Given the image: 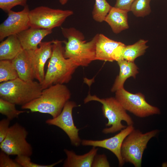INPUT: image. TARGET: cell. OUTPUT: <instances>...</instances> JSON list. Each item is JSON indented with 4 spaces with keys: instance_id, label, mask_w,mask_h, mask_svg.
<instances>
[{
    "instance_id": "cell-22",
    "label": "cell",
    "mask_w": 167,
    "mask_h": 167,
    "mask_svg": "<svg viewBox=\"0 0 167 167\" xmlns=\"http://www.w3.org/2000/svg\"><path fill=\"white\" fill-rule=\"evenodd\" d=\"M18 77L17 72L11 60H0V83L13 80Z\"/></svg>"
},
{
    "instance_id": "cell-30",
    "label": "cell",
    "mask_w": 167,
    "mask_h": 167,
    "mask_svg": "<svg viewBox=\"0 0 167 167\" xmlns=\"http://www.w3.org/2000/svg\"><path fill=\"white\" fill-rule=\"evenodd\" d=\"M10 121L6 118L0 121V143L4 140L8 132Z\"/></svg>"
},
{
    "instance_id": "cell-12",
    "label": "cell",
    "mask_w": 167,
    "mask_h": 167,
    "mask_svg": "<svg viewBox=\"0 0 167 167\" xmlns=\"http://www.w3.org/2000/svg\"><path fill=\"white\" fill-rule=\"evenodd\" d=\"M133 125L128 126L114 136L101 140L84 139L81 144L84 146L99 147L107 149L117 157L119 167L122 166L125 162L121 154L122 143L126 137L134 129Z\"/></svg>"
},
{
    "instance_id": "cell-29",
    "label": "cell",
    "mask_w": 167,
    "mask_h": 167,
    "mask_svg": "<svg viewBox=\"0 0 167 167\" xmlns=\"http://www.w3.org/2000/svg\"><path fill=\"white\" fill-rule=\"evenodd\" d=\"M109 163L108 160L106 156L104 154H96L92 163V167H109Z\"/></svg>"
},
{
    "instance_id": "cell-23",
    "label": "cell",
    "mask_w": 167,
    "mask_h": 167,
    "mask_svg": "<svg viewBox=\"0 0 167 167\" xmlns=\"http://www.w3.org/2000/svg\"><path fill=\"white\" fill-rule=\"evenodd\" d=\"M112 7L106 0H95L92 12L93 19L100 23L104 21Z\"/></svg>"
},
{
    "instance_id": "cell-14",
    "label": "cell",
    "mask_w": 167,
    "mask_h": 167,
    "mask_svg": "<svg viewBox=\"0 0 167 167\" xmlns=\"http://www.w3.org/2000/svg\"><path fill=\"white\" fill-rule=\"evenodd\" d=\"M39 47L35 50L29 52L35 78L41 84L45 74L44 67L47 61L51 58L52 53L53 41L41 42Z\"/></svg>"
},
{
    "instance_id": "cell-1",
    "label": "cell",
    "mask_w": 167,
    "mask_h": 167,
    "mask_svg": "<svg viewBox=\"0 0 167 167\" xmlns=\"http://www.w3.org/2000/svg\"><path fill=\"white\" fill-rule=\"evenodd\" d=\"M63 36L67 41L65 44L64 55L66 58L71 59L78 66H87L96 60V43L99 34H96L88 41L84 40L83 34L74 28L62 27Z\"/></svg>"
},
{
    "instance_id": "cell-13",
    "label": "cell",
    "mask_w": 167,
    "mask_h": 167,
    "mask_svg": "<svg viewBox=\"0 0 167 167\" xmlns=\"http://www.w3.org/2000/svg\"><path fill=\"white\" fill-rule=\"evenodd\" d=\"M126 45L110 39L102 34H99L96 44V60L112 62L122 59Z\"/></svg>"
},
{
    "instance_id": "cell-26",
    "label": "cell",
    "mask_w": 167,
    "mask_h": 167,
    "mask_svg": "<svg viewBox=\"0 0 167 167\" xmlns=\"http://www.w3.org/2000/svg\"><path fill=\"white\" fill-rule=\"evenodd\" d=\"M15 160L21 167H53L62 161V160H60L48 165H40L32 162L30 156L24 155L17 156Z\"/></svg>"
},
{
    "instance_id": "cell-32",
    "label": "cell",
    "mask_w": 167,
    "mask_h": 167,
    "mask_svg": "<svg viewBox=\"0 0 167 167\" xmlns=\"http://www.w3.org/2000/svg\"><path fill=\"white\" fill-rule=\"evenodd\" d=\"M68 1V0H59V2L62 5L66 4Z\"/></svg>"
},
{
    "instance_id": "cell-4",
    "label": "cell",
    "mask_w": 167,
    "mask_h": 167,
    "mask_svg": "<svg viewBox=\"0 0 167 167\" xmlns=\"http://www.w3.org/2000/svg\"><path fill=\"white\" fill-rule=\"evenodd\" d=\"M42 90L39 82L26 81L18 77L1 83L0 98L22 106L39 97Z\"/></svg>"
},
{
    "instance_id": "cell-7",
    "label": "cell",
    "mask_w": 167,
    "mask_h": 167,
    "mask_svg": "<svg viewBox=\"0 0 167 167\" xmlns=\"http://www.w3.org/2000/svg\"><path fill=\"white\" fill-rule=\"evenodd\" d=\"M73 14L71 10L41 6L30 11L29 25L32 28L52 30L61 26L66 19Z\"/></svg>"
},
{
    "instance_id": "cell-27",
    "label": "cell",
    "mask_w": 167,
    "mask_h": 167,
    "mask_svg": "<svg viewBox=\"0 0 167 167\" xmlns=\"http://www.w3.org/2000/svg\"><path fill=\"white\" fill-rule=\"evenodd\" d=\"M27 0H0V8L8 13L14 7L20 5L24 7L27 5Z\"/></svg>"
},
{
    "instance_id": "cell-9",
    "label": "cell",
    "mask_w": 167,
    "mask_h": 167,
    "mask_svg": "<svg viewBox=\"0 0 167 167\" xmlns=\"http://www.w3.org/2000/svg\"><path fill=\"white\" fill-rule=\"evenodd\" d=\"M115 97L126 110L137 117L143 118L161 113L159 109L148 103L140 92L133 94L123 88L115 92Z\"/></svg>"
},
{
    "instance_id": "cell-19",
    "label": "cell",
    "mask_w": 167,
    "mask_h": 167,
    "mask_svg": "<svg viewBox=\"0 0 167 167\" xmlns=\"http://www.w3.org/2000/svg\"><path fill=\"white\" fill-rule=\"evenodd\" d=\"M128 12L122 9L112 6L104 21L109 25L114 33H119L129 28Z\"/></svg>"
},
{
    "instance_id": "cell-24",
    "label": "cell",
    "mask_w": 167,
    "mask_h": 167,
    "mask_svg": "<svg viewBox=\"0 0 167 167\" xmlns=\"http://www.w3.org/2000/svg\"><path fill=\"white\" fill-rule=\"evenodd\" d=\"M15 104L0 98V113L6 116V118L11 121L18 118L22 113L25 111L17 110Z\"/></svg>"
},
{
    "instance_id": "cell-11",
    "label": "cell",
    "mask_w": 167,
    "mask_h": 167,
    "mask_svg": "<svg viewBox=\"0 0 167 167\" xmlns=\"http://www.w3.org/2000/svg\"><path fill=\"white\" fill-rule=\"evenodd\" d=\"M27 5L20 11L12 10L7 13V18L0 25V41L8 36L17 35L30 27L29 13L30 11Z\"/></svg>"
},
{
    "instance_id": "cell-18",
    "label": "cell",
    "mask_w": 167,
    "mask_h": 167,
    "mask_svg": "<svg viewBox=\"0 0 167 167\" xmlns=\"http://www.w3.org/2000/svg\"><path fill=\"white\" fill-rule=\"evenodd\" d=\"M117 63L119 67V73L111 88L112 92H115L123 88L124 83L128 78L132 77L135 79L139 73V68L134 62L122 59L118 61Z\"/></svg>"
},
{
    "instance_id": "cell-2",
    "label": "cell",
    "mask_w": 167,
    "mask_h": 167,
    "mask_svg": "<svg viewBox=\"0 0 167 167\" xmlns=\"http://www.w3.org/2000/svg\"><path fill=\"white\" fill-rule=\"evenodd\" d=\"M63 41L53 40L52 53L43 82L42 90L56 84L69 83L78 67L71 59L66 58L64 55Z\"/></svg>"
},
{
    "instance_id": "cell-17",
    "label": "cell",
    "mask_w": 167,
    "mask_h": 167,
    "mask_svg": "<svg viewBox=\"0 0 167 167\" xmlns=\"http://www.w3.org/2000/svg\"><path fill=\"white\" fill-rule=\"evenodd\" d=\"M98 149L92 148L87 153L82 155H77L72 150L65 149L66 156L63 166L64 167H91L94 159L97 154Z\"/></svg>"
},
{
    "instance_id": "cell-3",
    "label": "cell",
    "mask_w": 167,
    "mask_h": 167,
    "mask_svg": "<svg viewBox=\"0 0 167 167\" xmlns=\"http://www.w3.org/2000/svg\"><path fill=\"white\" fill-rule=\"evenodd\" d=\"M71 95L70 90L64 84L53 85L43 89L39 97L21 108L32 112L49 114L54 118L61 112Z\"/></svg>"
},
{
    "instance_id": "cell-31",
    "label": "cell",
    "mask_w": 167,
    "mask_h": 167,
    "mask_svg": "<svg viewBox=\"0 0 167 167\" xmlns=\"http://www.w3.org/2000/svg\"><path fill=\"white\" fill-rule=\"evenodd\" d=\"M135 0H116L114 7L128 12L131 11V6Z\"/></svg>"
},
{
    "instance_id": "cell-6",
    "label": "cell",
    "mask_w": 167,
    "mask_h": 167,
    "mask_svg": "<svg viewBox=\"0 0 167 167\" xmlns=\"http://www.w3.org/2000/svg\"><path fill=\"white\" fill-rule=\"evenodd\" d=\"M158 132L156 129L143 133L139 130H133L122 145L121 154L124 162L130 163L135 167H141L143 155L147 144Z\"/></svg>"
},
{
    "instance_id": "cell-28",
    "label": "cell",
    "mask_w": 167,
    "mask_h": 167,
    "mask_svg": "<svg viewBox=\"0 0 167 167\" xmlns=\"http://www.w3.org/2000/svg\"><path fill=\"white\" fill-rule=\"evenodd\" d=\"M9 156L1 151L0 152V167H21L15 160L11 158Z\"/></svg>"
},
{
    "instance_id": "cell-16",
    "label": "cell",
    "mask_w": 167,
    "mask_h": 167,
    "mask_svg": "<svg viewBox=\"0 0 167 167\" xmlns=\"http://www.w3.org/2000/svg\"><path fill=\"white\" fill-rule=\"evenodd\" d=\"M11 61L19 78L26 81H33L35 79L28 50H23Z\"/></svg>"
},
{
    "instance_id": "cell-10",
    "label": "cell",
    "mask_w": 167,
    "mask_h": 167,
    "mask_svg": "<svg viewBox=\"0 0 167 167\" xmlns=\"http://www.w3.org/2000/svg\"><path fill=\"white\" fill-rule=\"evenodd\" d=\"M77 106L75 102L69 100L59 115L45 121L46 124L56 126L62 130L69 138L71 144L75 147L79 146L82 141L79 136L80 129L75 125L72 116L73 109Z\"/></svg>"
},
{
    "instance_id": "cell-5",
    "label": "cell",
    "mask_w": 167,
    "mask_h": 167,
    "mask_svg": "<svg viewBox=\"0 0 167 167\" xmlns=\"http://www.w3.org/2000/svg\"><path fill=\"white\" fill-rule=\"evenodd\" d=\"M92 101L98 102L102 104L103 114L108 119L105 126L109 127L103 129L102 132L104 134L114 133L126 128L127 126L122 123V121L125 122L128 126L133 125L134 123L132 118L115 97L101 98L89 93L84 99V103L86 104Z\"/></svg>"
},
{
    "instance_id": "cell-25",
    "label": "cell",
    "mask_w": 167,
    "mask_h": 167,
    "mask_svg": "<svg viewBox=\"0 0 167 167\" xmlns=\"http://www.w3.org/2000/svg\"><path fill=\"white\" fill-rule=\"evenodd\" d=\"M151 0H135L131 8L134 15L137 17H144L151 12L150 2Z\"/></svg>"
},
{
    "instance_id": "cell-20",
    "label": "cell",
    "mask_w": 167,
    "mask_h": 167,
    "mask_svg": "<svg viewBox=\"0 0 167 167\" xmlns=\"http://www.w3.org/2000/svg\"><path fill=\"white\" fill-rule=\"evenodd\" d=\"M23 49L17 35L10 36L0 44V60H12Z\"/></svg>"
},
{
    "instance_id": "cell-21",
    "label": "cell",
    "mask_w": 167,
    "mask_h": 167,
    "mask_svg": "<svg viewBox=\"0 0 167 167\" xmlns=\"http://www.w3.org/2000/svg\"><path fill=\"white\" fill-rule=\"evenodd\" d=\"M148 41L140 39L134 44L126 45L123 53V59L128 61L134 62L138 57L143 55L148 46Z\"/></svg>"
},
{
    "instance_id": "cell-8",
    "label": "cell",
    "mask_w": 167,
    "mask_h": 167,
    "mask_svg": "<svg viewBox=\"0 0 167 167\" xmlns=\"http://www.w3.org/2000/svg\"><path fill=\"white\" fill-rule=\"evenodd\" d=\"M28 133L25 128L16 122L10 126L4 140L0 143L2 151L9 155L31 156L33 150L26 140Z\"/></svg>"
},
{
    "instance_id": "cell-15",
    "label": "cell",
    "mask_w": 167,
    "mask_h": 167,
    "mask_svg": "<svg viewBox=\"0 0 167 167\" xmlns=\"http://www.w3.org/2000/svg\"><path fill=\"white\" fill-rule=\"evenodd\" d=\"M52 32V30L30 27L17 35L24 49L35 50L44 38Z\"/></svg>"
}]
</instances>
